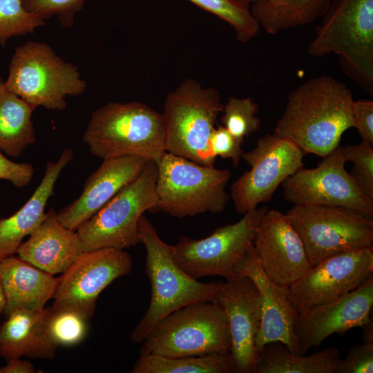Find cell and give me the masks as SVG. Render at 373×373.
Returning a JSON list of instances; mask_svg holds the SVG:
<instances>
[{
  "label": "cell",
  "mask_w": 373,
  "mask_h": 373,
  "mask_svg": "<svg viewBox=\"0 0 373 373\" xmlns=\"http://www.w3.org/2000/svg\"><path fill=\"white\" fill-rule=\"evenodd\" d=\"M148 161L135 156L103 160L86 180L79 197L57 213L59 221L64 227L76 230L123 187L138 177Z\"/></svg>",
  "instance_id": "obj_20"
},
{
  "label": "cell",
  "mask_w": 373,
  "mask_h": 373,
  "mask_svg": "<svg viewBox=\"0 0 373 373\" xmlns=\"http://www.w3.org/2000/svg\"><path fill=\"white\" fill-rule=\"evenodd\" d=\"M133 266L124 249L101 248L83 251L59 276L52 307L71 309L88 320L95 314L99 294Z\"/></svg>",
  "instance_id": "obj_14"
},
{
  "label": "cell",
  "mask_w": 373,
  "mask_h": 373,
  "mask_svg": "<svg viewBox=\"0 0 373 373\" xmlns=\"http://www.w3.org/2000/svg\"><path fill=\"white\" fill-rule=\"evenodd\" d=\"M341 359L336 347L304 356L292 353L285 344L275 341L258 352L255 373H334Z\"/></svg>",
  "instance_id": "obj_25"
},
{
  "label": "cell",
  "mask_w": 373,
  "mask_h": 373,
  "mask_svg": "<svg viewBox=\"0 0 373 373\" xmlns=\"http://www.w3.org/2000/svg\"><path fill=\"white\" fill-rule=\"evenodd\" d=\"M373 275V246L341 252L312 267L288 287L298 316L354 290Z\"/></svg>",
  "instance_id": "obj_15"
},
{
  "label": "cell",
  "mask_w": 373,
  "mask_h": 373,
  "mask_svg": "<svg viewBox=\"0 0 373 373\" xmlns=\"http://www.w3.org/2000/svg\"><path fill=\"white\" fill-rule=\"evenodd\" d=\"M157 168L149 160L142 173L76 229L84 251L124 249L140 243L137 229L143 213L157 208Z\"/></svg>",
  "instance_id": "obj_9"
},
{
  "label": "cell",
  "mask_w": 373,
  "mask_h": 373,
  "mask_svg": "<svg viewBox=\"0 0 373 373\" xmlns=\"http://www.w3.org/2000/svg\"><path fill=\"white\" fill-rule=\"evenodd\" d=\"M243 142L221 125L213 129L209 138V145L215 157L231 160L235 167L238 166L242 159Z\"/></svg>",
  "instance_id": "obj_35"
},
{
  "label": "cell",
  "mask_w": 373,
  "mask_h": 373,
  "mask_svg": "<svg viewBox=\"0 0 373 373\" xmlns=\"http://www.w3.org/2000/svg\"><path fill=\"white\" fill-rule=\"evenodd\" d=\"M137 235L146 251L145 270L151 286V298L131 334L135 343H142L153 327L175 310L198 302L213 301L224 283H202L186 274L174 260L171 246L160 238L144 216L139 220Z\"/></svg>",
  "instance_id": "obj_2"
},
{
  "label": "cell",
  "mask_w": 373,
  "mask_h": 373,
  "mask_svg": "<svg viewBox=\"0 0 373 373\" xmlns=\"http://www.w3.org/2000/svg\"><path fill=\"white\" fill-rule=\"evenodd\" d=\"M373 275L354 290L297 316L294 332L300 354L318 347L334 334H343L372 321Z\"/></svg>",
  "instance_id": "obj_18"
},
{
  "label": "cell",
  "mask_w": 373,
  "mask_h": 373,
  "mask_svg": "<svg viewBox=\"0 0 373 373\" xmlns=\"http://www.w3.org/2000/svg\"><path fill=\"white\" fill-rule=\"evenodd\" d=\"M35 173L34 166L30 163L15 162L8 159L0 149V180L11 182L16 187L26 186Z\"/></svg>",
  "instance_id": "obj_37"
},
{
  "label": "cell",
  "mask_w": 373,
  "mask_h": 373,
  "mask_svg": "<svg viewBox=\"0 0 373 373\" xmlns=\"http://www.w3.org/2000/svg\"><path fill=\"white\" fill-rule=\"evenodd\" d=\"M140 354L166 357L229 354L227 316L213 301L190 304L160 321L142 342Z\"/></svg>",
  "instance_id": "obj_6"
},
{
  "label": "cell",
  "mask_w": 373,
  "mask_h": 373,
  "mask_svg": "<svg viewBox=\"0 0 373 373\" xmlns=\"http://www.w3.org/2000/svg\"><path fill=\"white\" fill-rule=\"evenodd\" d=\"M236 277L247 276L258 287L262 296V321L256 350L258 352L267 343L281 342L294 354H300L294 325L298 316L287 296V287L279 286L264 273L252 246L240 261Z\"/></svg>",
  "instance_id": "obj_19"
},
{
  "label": "cell",
  "mask_w": 373,
  "mask_h": 373,
  "mask_svg": "<svg viewBox=\"0 0 373 373\" xmlns=\"http://www.w3.org/2000/svg\"><path fill=\"white\" fill-rule=\"evenodd\" d=\"M155 162L160 210L177 218L224 210L229 199L225 191L229 170L201 165L168 152Z\"/></svg>",
  "instance_id": "obj_8"
},
{
  "label": "cell",
  "mask_w": 373,
  "mask_h": 373,
  "mask_svg": "<svg viewBox=\"0 0 373 373\" xmlns=\"http://www.w3.org/2000/svg\"><path fill=\"white\" fill-rule=\"evenodd\" d=\"M312 267L333 255L372 247L373 216L342 207L293 205L285 213Z\"/></svg>",
  "instance_id": "obj_10"
},
{
  "label": "cell",
  "mask_w": 373,
  "mask_h": 373,
  "mask_svg": "<svg viewBox=\"0 0 373 373\" xmlns=\"http://www.w3.org/2000/svg\"><path fill=\"white\" fill-rule=\"evenodd\" d=\"M5 84L35 109L54 111L64 110L67 96H79L86 88L76 66L46 43L33 41L15 48Z\"/></svg>",
  "instance_id": "obj_7"
},
{
  "label": "cell",
  "mask_w": 373,
  "mask_h": 373,
  "mask_svg": "<svg viewBox=\"0 0 373 373\" xmlns=\"http://www.w3.org/2000/svg\"><path fill=\"white\" fill-rule=\"evenodd\" d=\"M83 140L103 160L135 156L156 162L166 152L162 114L137 102H110L94 111Z\"/></svg>",
  "instance_id": "obj_3"
},
{
  "label": "cell",
  "mask_w": 373,
  "mask_h": 373,
  "mask_svg": "<svg viewBox=\"0 0 373 373\" xmlns=\"http://www.w3.org/2000/svg\"><path fill=\"white\" fill-rule=\"evenodd\" d=\"M46 308V327L50 340L57 347L75 345L86 337L88 320L71 309Z\"/></svg>",
  "instance_id": "obj_30"
},
{
  "label": "cell",
  "mask_w": 373,
  "mask_h": 373,
  "mask_svg": "<svg viewBox=\"0 0 373 373\" xmlns=\"http://www.w3.org/2000/svg\"><path fill=\"white\" fill-rule=\"evenodd\" d=\"M307 52L339 56L342 70L373 95V0H331Z\"/></svg>",
  "instance_id": "obj_4"
},
{
  "label": "cell",
  "mask_w": 373,
  "mask_h": 373,
  "mask_svg": "<svg viewBox=\"0 0 373 373\" xmlns=\"http://www.w3.org/2000/svg\"><path fill=\"white\" fill-rule=\"evenodd\" d=\"M0 278L6 297V315L17 309H43L53 298L59 280V277L15 256L0 262Z\"/></svg>",
  "instance_id": "obj_23"
},
{
  "label": "cell",
  "mask_w": 373,
  "mask_h": 373,
  "mask_svg": "<svg viewBox=\"0 0 373 373\" xmlns=\"http://www.w3.org/2000/svg\"><path fill=\"white\" fill-rule=\"evenodd\" d=\"M73 156V151L67 148L57 161L48 162L44 177L28 200L10 216L0 219V262L16 254L23 238L41 222L55 185Z\"/></svg>",
  "instance_id": "obj_22"
},
{
  "label": "cell",
  "mask_w": 373,
  "mask_h": 373,
  "mask_svg": "<svg viewBox=\"0 0 373 373\" xmlns=\"http://www.w3.org/2000/svg\"><path fill=\"white\" fill-rule=\"evenodd\" d=\"M35 108L10 90L0 77V149L17 157L36 142L32 115Z\"/></svg>",
  "instance_id": "obj_26"
},
{
  "label": "cell",
  "mask_w": 373,
  "mask_h": 373,
  "mask_svg": "<svg viewBox=\"0 0 373 373\" xmlns=\"http://www.w3.org/2000/svg\"><path fill=\"white\" fill-rule=\"evenodd\" d=\"M201 8L227 22L240 42L254 38L260 26L253 16L248 0H189Z\"/></svg>",
  "instance_id": "obj_29"
},
{
  "label": "cell",
  "mask_w": 373,
  "mask_h": 373,
  "mask_svg": "<svg viewBox=\"0 0 373 373\" xmlns=\"http://www.w3.org/2000/svg\"><path fill=\"white\" fill-rule=\"evenodd\" d=\"M342 146L313 169L300 168L282 183L285 199L293 205L342 207L373 216V199L350 174Z\"/></svg>",
  "instance_id": "obj_13"
},
{
  "label": "cell",
  "mask_w": 373,
  "mask_h": 373,
  "mask_svg": "<svg viewBox=\"0 0 373 373\" xmlns=\"http://www.w3.org/2000/svg\"><path fill=\"white\" fill-rule=\"evenodd\" d=\"M253 248L264 273L281 287H289L312 267L299 235L276 209H268L262 216Z\"/></svg>",
  "instance_id": "obj_16"
},
{
  "label": "cell",
  "mask_w": 373,
  "mask_h": 373,
  "mask_svg": "<svg viewBox=\"0 0 373 373\" xmlns=\"http://www.w3.org/2000/svg\"><path fill=\"white\" fill-rule=\"evenodd\" d=\"M32 363L21 358H13L6 361L4 366L0 367V373H35Z\"/></svg>",
  "instance_id": "obj_39"
},
{
  "label": "cell",
  "mask_w": 373,
  "mask_h": 373,
  "mask_svg": "<svg viewBox=\"0 0 373 373\" xmlns=\"http://www.w3.org/2000/svg\"><path fill=\"white\" fill-rule=\"evenodd\" d=\"M267 210L263 206L247 211L238 222L219 227L202 239L180 237L171 246L174 260L195 279L207 276H218L226 280L236 278V269L252 246L257 227Z\"/></svg>",
  "instance_id": "obj_11"
},
{
  "label": "cell",
  "mask_w": 373,
  "mask_h": 373,
  "mask_svg": "<svg viewBox=\"0 0 373 373\" xmlns=\"http://www.w3.org/2000/svg\"><path fill=\"white\" fill-rule=\"evenodd\" d=\"M223 107L218 90L203 88L194 79L183 81L168 95L162 113L166 152L213 166L216 157L209 138Z\"/></svg>",
  "instance_id": "obj_5"
},
{
  "label": "cell",
  "mask_w": 373,
  "mask_h": 373,
  "mask_svg": "<svg viewBox=\"0 0 373 373\" xmlns=\"http://www.w3.org/2000/svg\"><path fill=\"white\" fill-rule=\"evenodd\" d=\"M305 153L291 140L275 134L260 138L255 148L244 151L250 169L234 181L231 198L240 214L269 201L283 181L303 167Z\"/></svg>",
  "instance_id": "obj_12"
},
{
  "label": "cell",
  "mask_w": 373,
  "mask_h": 373,
  "mask_svg": "<svg viewBox=\"0 0 373 373\" xmlns=\"http://www.w3.org/2000/svg\"><path fill=\"white\" fill-rule=\"evenodd\" d=\"M342 149L346 162L353 163L350 175L363 193L373 199V146L362 141L347 144Z\"/></svg>",
  "instance_id": "obj_33"
},
{
  "label": "cell",
  "mask_w": 373,
  "mask_h": 373,
  "mask_svg": "<svg viewBox=\"0 0 373 373\" xmlns=\"http://www.w3.org/2000/svg\"><path fill=\"white\" fill-rule=\"evenodd\" d=\"M86 0H23L28 12L44 21L52 17L57 18L65 28L72 27L77 14L84 8Z\"/></svg>",
  "instance_id": "obj_34"
},
{
  "label": "cell",
  "mask_w": 373,
  "mask_h": 373,
  "mask_svg": "<svg viewBox=\"0 0 373 373\" xmlns=\"http://www.w3.org/2000/svg\"><path fill=\"white\" fill-rule=\"evenodd\" d=\"M6 307V297L0 278V314L4 313Z\"/></svg>",
  "instance_id": "obj_40"
},
{
  "label": "cell",
  "mask_w": 373,
  "mask_h": 373,
  "mask_svg": "<svg viewBox=\"0 0 373 373\" xmlns=\"http://www.w3.org/2000/svg\"><path fill=\"white\" fill-rule=\"evenodd\" d=\"M0 326V357L6 361L28 357L53 360L58 347L50 340L46 327V308L17 309Z\"/></svg>",
  "instance_id": "obj_24"
},
{
  "label": "cell",
  "mask_w": 373,
  "mask_h": 373,
  "mask_svg": "<svg viewBox=\"0 0 373 373\" xmlns=\"http://www.w3.org/2000/svg\"><path fill=\"white\" fill-rule=\"evenodd\" d=\"M45 21L28 10L23 0H0V45L4 47L12 37L32 33Z\"/></svg>",
  "instance_id": "obj_32"
},
{
  "label": "cell",
  "mask_w": 373,
  "mask_h": 373,
  "mask_svg": "<svg viewBox=\"0 0 373 373\" xmlns=\"http://www.w3.org/2000/svg\"><path fill=\"white\" fill-rule=\"evenodd\" d=\"M331 0H281L254 3L251 12L260 28L270 35L307 25L322 17Z\"/></svg>",
  "instance_id": "obj_27"
},
{
  "label": "cell",
  "mask_w": 373,
  "mask_h": 373,
  "mask_svg": "<svg viewBox=\"0 0 373 373\" xmlns=\"http://www.w3.org/2000/svg\"><path fill=\"white\" fill-rule=\"evenodd\" d=\"M248 1H249L250 2L255 3V2H258V1L277 2V1H280L281 0H248Z\"/></svg>",
  "instance_id": "obj_41"
},
{
  "label": "cell",
  "mask_w": 373,
  "mask_h": 373,
  "mask_svg": "<svg viewBox=\"0 0 373 373\" xmlns=\"http://www.w3.org/2000/svg\"><path fill=\"white\" fill-rule=\"evenodd\" d=\"M83 251L77 231L62 225L57 212L51 208L29 238L21 242L17 254L36 267L55 275L65 271Z\"/></svg>",
  "instance_id": "obj_21"
},
{
  "label": "cell",
  "mask_w": 373,
  "mask_h": 373,
  "mask_svg": "<svg viewBox=\"0 0 373 373\" xmlns=\"http://www.w3.org/2000/svg\"><path fill=\"white\" fill-rule=\"evenodd\" d=\"M352 113L356 128L362 141L373 146V101L359 99L354 101Z\"/></svg>",
  "instance_id": "obj_38"
},
{
  "label": "cell",
  "mask_w": 373,
  "mask_h": 373,
  "mask_svg": "<svg viewBox=\"0 0 373 373\" xmlns=\"http://www.w3.org/2000/svg\"><path fill=\"white\" fill-rule=\"evenodd\" d=\"M132 373H233L236 372L231 354L166 357L140 354Z\"/></svg>",
  "instance_id": "obj_28"
},
{
  "label": "cell",
  "mask_w": 373,
  "mask_h": 373,
  "mask_svg": "<svg viewBox=\"0 0 373 373\" xmlns=\"http://www.w3.org/2000/svg\"><path fill=\"white\" fill-rule=\"evenodd\" d=\"M351 90L329 75L309 79L291 90L274 134L288 138L305 154L325 157L354 127Z\"/></svg>",
  "instance_id": "obj_1"
},
{
  "label": "cell",
  "mask_w": 373,
  "mask_h": 373,
  "mask_svg": "<svg viewBox=\"0 0 373 373\" xmlns=\"http://www.w3.org/2000/svg\"><path fill=\"white\" fill-rule=\"evenodd\" d=\"M373 341L354 345L344 359H341L334 373H372Z\"/></svg>",
  "instance_id": "obj_36"
},
{
  "label": "cell",
  "mask_w": 373,
  "mask_h": 373,
  "mask_svg": "<svg viewBox=\"0 0 373 373\" xmlns=\"http://www.w3.org/2000/svg\"><path fill=\"white\" fill-rule=\"evenodd\" d=\"M258 111V104L250 97H230L222 112V126L244 142L245 137L260 129L261 121L256 117Z\"/></svg>",
  "instance_id": "obj_31"
},
{
  "label": "cell",
  "mask_w": 373,
  "mask_h": 373,
  "mask_svg": "<svg viewBox=\"0 0 373 373\" xmlns=\"http://www.w3.org/2000/svg\"><path fill=\"white\" fill-rule=\"evenodd\" d=\"M213 302L225 312L230 329L231 352L236 373H255L258 354L256 343L262 321V296L247 276L227 280Z\"/></svg>",
  "instance_id": "obj_17"
}]
</instances>
